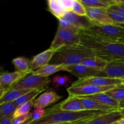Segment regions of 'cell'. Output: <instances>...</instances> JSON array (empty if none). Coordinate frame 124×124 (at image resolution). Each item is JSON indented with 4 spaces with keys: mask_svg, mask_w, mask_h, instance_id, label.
<instances>
[{
    "mask_svg": "<svg viewBox=\"0 0 124 124\" xmlns=\"http://www.w3.org/2000/svg\"><path fill=\"white\" fill-rule=\"evenodd\" d=\"M83 31L102 39L115 42H119L124 38V29L115 24L93 25L88 30Z\"/></svg>",
    "mask_w": 124,
    "mask_h": 124,
    "instance_id": "277c9868",
    "label": "cell"
},
{
    "mask_svg": "<svg viewBox=\"0 0 124 124\" xmlns=\"http://www.w3.org/2000/svg\"><path fill=\"white\" fill-rule=\"evenodd\" d=\"M32 71L27 72H21L19 71H16L11 73H3L0 76V88H1V96H2L5 91L18 82L23 78L25 77L27 75H30Z\"/></svg>",
    "mask_w": 124,
    "mask_h": 124,
    "instance_id": "30bf717a",
    "label": "cell"
},
{
    "mask_svg": "<svg viewBox=\"0 0 124 124\" xmlns=\"http://www.w3.org/2000/svg\"><path fill=\"white\" fill-rule=\"evenodd\" d=\"M71 11L78 15L82 16H87V10L85 7L81 3L80 0H74Z\"/></svg>",
    "mask_w": 124,
    "mask_h": 124,
    "instance_id": "4dcf8cb0",
    "label": "cell"
},
{
    "mask_svg": "<svg viewBox=\"0 0 124 124\" xmlns=\"http://www.w3.org/2000/svg\"><path fill=\"white\" fill-rule=\"evenodd\" d=\"M122 84L121 79L111 78L105 76H93V77L85 78L78 79L76 81L71 84L72 87L92 85L99 87L105 86H117Z\"/></svg>",
    "mask_w": 124,
    "mask_h": 124,
    "instance_id": "ba28073f",
    "label": "cell"
},
{
    "mask_svg": "<svg viewBox=\"0 0 124 124\" xmlns=\"http://www.w3.org/2000/svg\"><path fill=\"white\" fill-rule=\"evenodd\" d=\"M44 90H31L30 92L23 94V96H21L20 98H18L17 100H16L13 102L17 107H19L23 104H25V103L27 102L30 101L33 99H35V98L37 97L39 94H40L41 92H44Z\"/></svg>",
    "mask_w": 124,
    "mask_h": 124,
    "instance_id": "484cf974",
    "label": "cell"
},
{
    "mask_svg": "<svg viewBox=\"0 0 124 124\" xmlns=\"http://www.w3.org/2000/svg\"><path fill=\"white\" fill-rule=\"evenodd\" d=\"M106 93L119 103L124 99V88L123 87L117 86L116 88L106 92Z\"/></svg>",
    "mask_w": 124,
    "mask_h": 124,
    "instance_id": "f1b7e54d",
    "label": "cell"
},
{
    "mask_svg": "<svg viewBox=\"0 0 124 124\" xmlns=\"http://www.w3.org/2000/svg\"><path fill=\"white\" fill-rule=\"evenodd\" d=\"M47 6L50 12L58 19L63 18L64 15L67 12L66 10L62 6L59 0H48Z\"/></svg>",
    "mask_w": 124,
    "mask_h": 124,
    "instance_id": "603a6c76",
    "label": "cell"
},
{
    "mask_svg": "<svg viewBox=\"0 0 124 124\" xmlns=\"http://www.w3.org/2000/svg\"><path fill=\"white\" fill-rule=\"evenodd\" d=\"M81 44L90 50L96 56L111 62L124 61V44L120 42L108 41L81 31Z\"/></svg>",
    "mask_w": 124,
    "mask_h": 124,
    "instance_id": "6da1fadb",
    "label": "cell"
},
{
    "mask_svg": "<svg viewBox=\"0 0 124 124\" xmlns=\"http://www.w3.org/2000/svg\"><path fill=\"white\" fill-rule=\"evenodd\" d=\"M63 18L72 23L81 31H87L94 25L87 16L78 15L72 11L67 12Z\"/></svg>",
    "mask_w": 124,
    "mask_h": 124,
    "instance_id": "5bb4252c",
    "label": "cell"
},
{
    "mask_svg": "<svg viewBox=\"0 0 124 124\" xmlns=\"http://www.w3.org/2000/svg\"><path fill=\"white\" fill-rule=\"evenodd\" d=\"M50 81V80L48 77L36 76L33 75L31 73L30 75L23 78L8 87L5 91L4 94L8 91L13 90H46V86L49 83Z\"/></svg>",
    "mask_w": 124,
    "mask_h": 124,
    "instance_id": "8992f818",
    "label": "cell"
},
{
    "mask_svg": "<svg viewBox=\"0 0 124 124\" xmlns=\"http://www.w3.org/2000/svg\"><path fill=\"white\" fill-rule=\"evenodd\" d=\"M35 99H33L30 101L27 102L18 107L16 111H15L14 114H13V118H16V117H18L19 116L30 113L31 108L33 107Z\"/></svg>",
    "mask_w": 124,
    "mask_h": 124,
    "instance_id": "83f0119b",
    "label": "cell"
},
{
    "mask_svg": "<svg viewBox=\"0 0 124 124\" xmlns=\"http://www.w3.org/2000/svg\"><path fill=\"white\" fill-rule=\"evenodd\" d=\"M81 43V38L80 34L58 26L50 48L56 52L63 47L80 44Z\"/></svg>",
    "mask_w": 124,
    "mask_h": 124,
    "instance_id": "5b68a950",
    "label": "cell"
},
{
    "mask_svg": "<svg viewBox=\"0 0 124 124\" xmlns=\"http://www.w3.org/2000/svg\"><path fill=\"white\" fill-rule=\"evenodd\" d=\"M115 25H117V26L120 27H122L124 29V23H115Z\"/></svg>",
    "mask_w": 124,
    "mask_h": 124,
    "instance_id": "60d3db41",
    "label": "cell"
},
{
    "mask_svg": "<svg viewBox=\"0 0 124 124\" xmlns=\"http://www.w3.org/2000/svg\"><path fill=\"white\" fill-rule=\"evenodd\" d=\"M86 8H100L108 9L116 4L115 0H80Z\"/></svg>",
    "mask_w": 124,
    "mask_h": 124,
    "instance_id": "7402d4cb",
    "label": "cell"
},
{
    "mask_svg": "<svg viewBox=\"0 0 124 124\" xmlns=\"http://www.w3.org/2000/svg\"><path fill=\"white\" fill-rule=\"evenodd\" d=\"M93 52L81 44L63 47L56 51L50 64L73 65L81 64L82 61L94 56Z\"/></svg>",
    "mask_w": 124,
    "mask_h": 124,
    "instance_id": "3957f363",
    "label": "cell"
},
{
    "mask_svg": "<svg viewBox=\"0 0 124 124\" xmlns=\"http://www.w3.org/2000/svg\"><path fill=\"white\" fill-rule=\"evenodd\" d=\"M62 99L61 96H59L53 90H48L44 92L34 100L33 107L44 109L59 101Z\"/></svg>",
    "mask_w": 124,
    "mask_h": 124,
    "instance_id": "7c38bea8",
    "label": "cell"
},
{
    "mask_svg": "<svg viewBox=\"0 0 124 124\" xmlns=\"http://www.w3.org/2000/svg\"><path fill=\"white\" fill-rule=\"evenodd\" d=\"M18 107L13 102H6L0 105V118L13 115Z\"/></svg>",
    "mask_w": 124,
    "mask_h": 124,
    "instance_id": "4316f807",
    "label": "cell"
},
{
    "mask_svg": "<svg viewBox=\"0 0 124 124\" xmlns=\"http://www.w3.org/2000/svg\"><path fill=\"white\" fill-rule=\"evenodd\" d=\"M59 109L62 111L80 112L87 111L84 107L80 98L69 96L65 100L59 103Z\"/></svg>",
    "mask_w": 124,
    "mask_h": 124,
    "instance_id": "e0dca14e",
    "label": "cell"
},
{
    "mask_svg": "<svg viewBox=\"0 0 124 124\" xmlns=\"http://www.w3.org/2000/svg\"><path fill=\"white\" fill-rule=\"evenodd\" d=\"M121 80H122V84H124V78H123L121 79Z\"/></svg>",
    "mask_w": 124,
    "mask_h": 124,
    "instance_id": "bcb514c9",
    "label": "cell"
},
{
    "mask_svg": "<svg viewBox=\"0 0 124 124\" xmlns=\"http://www.w3.org/2000/svg\"><path fill=\"white\" fill-rule=\"evenodd\" d=\"M47 110L43 108H36L33 110L31 112H30V117L27 120L26 122L24 124H30L35 121L39 120L42 117H44L46 114Z\"/></svg>",
    "mask_w": 124,
    "mask_h": 124,
    "instance_id": "f546056e",
    "label": "cell"
},
{
    "mask_svg": "<svg viewBox=\"0 0 124 124\" xmlns=\"http://www.w3.org/2000/svg\"><path fill=\"white\" fill-rule=\"evenodd\" d=\"M82 98H87L89 99H93L96 101L103 105H107V106L111 107L115 109L119 108V103L118 102L116 101L115 99H113L111 97L108 95L106 93H99V94H94V95L89 96L82 97Z\"/></svg>",
    "mask_w": 124,
    "mask_h": 124,
    "instance_id": "44dd1931",
    "label": "cell"
},
{
    "mask_svg": "<svg viewBox=\"0 0 124 124\" xmlns=\"http://www.w3.org/2000/svg\"><path fill=\"white\" fill-rule=\"evenodd\" d=\"M12 64L17 70L21 72L32 71L30 70V61L24 57H17L12 61Z\"/></svg>",
    "mask_w": 124,
    "mask_h": 124,
    "instance_id": "d4e9b609",
    "label": "cell"
},
{
    "mask_svg": "<svg viewBox=\"0 0 124 124\" xmlns=\"http://www.w3.org/2000/svg\"><path fill=\"white\" fill-rule=\"evenodd\" d=\"M30 91L29 90H13L8 91L0 96V105L6 102L15 101L21 96Z\"/></svg>",
    "mask_w": 124,
    "mask_h": 124,
    "instance_id": "cb8c5ba5",
    "label": "cell"
},
{
    "mask_svg": "<svg viewBox=\"0 0 124 124\" xmlns=\"http://www.w3.org/2000/svg\"><path fill=\"white\" fill-rule=\"evenodd\" d=\"M55 53L56 51L48 48L36 54L33 58L32 60L30 61V70L32 71H36L48 64Z\"/></svg>",
    "mask_w": 124,
    "mask_h": 124,
    "instance_id": "4fadbf2b",
    "label": "cell"
},
{
    "mask_svg": "<svg viewBox=\"0 0 124 124\" xmlns=\"http://www.w3.org/2000/svg\"><path fill=\"white\" fill-rule=\"evenodd\" d=\"M118 124H124V117L118 121Z\"/></svg>",
    "mask_w": 124,
    "mask_h": 124,
    "instance_id": "b9f144b4",
    "label": "cell"
},
{
    "mask_svg": "<svg viewBox=\"0 0 124 124\" xmlns=\"http://www.w3.org/2000/svg\"><path fill=\"white\" fill-rule=\"evenodd\" d=\"M66 71L70 73L79 79L93 76H104L102 72L94 70L82 64H76L73 65H67Z\"/></svg>",
    "mask_w": 124,
    "mask_h": 124,
    "instance_id": "8fae6325",
    "label": "cell"
},
{
    "mask_svg": "<svg viewBox=\"0 0 124 124\" xmlns=\"http://www.w3.org/2000/svg\"><path fill=\"white\" fill-rule=\"evenodd\" d=\"M30 113L29 114H27V115L19 116V117H16V118H13L12 124H24L30 118Z\"/></svg>",
    "mask_w": 124,
    "mask_h": 124,
    "instance_id": "e575fe53",
    "label": "cell"
},
{
    "mask_svg": "<svg viewBox=\"0 0 124 124\" xmlns=\"http://www.w3.org/2000/svg\"><path fill=\"white\" fill-rule=\"evenodd\" d=\"M109 62L96 56L86 58L81 62V64L85 66L88 67L102 73L105 70Z\"/></svg>",
    "mask_w": 124,
    "mask_h": 124,
    "instance_id": "ac0fdd59",
    "label": "cell"
},
{
    "mask_svg": "<svg viewBox=\"0 0 124 124\" xmlns=\"http://www.w3.org/2000/svg\"><path fill=\"white\" fill-rule=\"evenodd\" d=\"M61 4L67 12H70L72 10L74 0H59Z\"/></svg>",
    "mask_w": 124,
    "mask_h": 124,
    "instance_id": "d590c367",
    "label": "cell"
},
{
    "mask_svg": "<svg viewBox=\"0 0 124 124\" xmlns=\"http://www.w3.org/2000/svg\"><path fill=\"white\" fill-rule=\"evenodd\" d=\"M93 119L94 118L88 119H85V120H81V121L73 122V123H72L71 124H90V122H92V119Z\"/></svg>",
    "mask_w": 124,
    "mask_h": 124,
    "instance_id": "f35d334b",
    "label": "cell"
},
{
    "mask_svg": "<svg viewBox=\"0 0 124 124\" xmlns=\"http://www.w3.org/2000/svg\"><path fill=\"white\" fill-rule=\"evenodd\" d=\"M117 86H119V87H123V88H124V84H121L119 85H117Z\"/></svg>",
    "mask_w": 124,
    "mask_h": 124,
    "instance_id": "ee69618b",
    "label": "cell"
},
{
    "mask_svg": "<svg viewBox=\"0 0 124 124\" xmlns=\"http://www.w3.org/2000/svg\"><path fill=\"white\" fill-rule=\"evenodd\" d=\"M59 26L61 27L64 28L65 29H67V30H69L70 31H73V32L76 33L78 34L81 33V30L80 29L76 27L72 23L68 21L67 20L64 19V18L59 19Z\"/></svg>",
    "mask_w": 124,
    "mask_h": 124,
    "instance_id": "d6a6232c",
    "label": "cell"
},
{
    "mask_svg": "<svg viewBox=\"0 0 124 124\" xmlns=\"http://www.w3.org/2000/svg\"><path fill=\"white\" fill-rule=\"evenodd\" d=\"M65 65H57V64H48L43 67L31 72V73L36 76H42V77H48L50 75H53L58 71H66Z\"/></svg>",
    "mask_w": 124,
    "mask_h": 124,
    "instance_id": "d6986e66",
    "label": "cell"
},
{
    "mask_svg": "<svg viewBox=\"0 0 124 124\" xmlns=\"http://www.w3.org/2000/svg\"><path fill=\"white\" fill-rule=\"evenodd\" d=\"M72 123H65V124H71Z\"/></svg>",
    "mask_w": 124,
    "mask_h": 124,
    "instance_id": "7dc6e473",
    "label": "cell"
},
{
    "mask_svg": "<svg viewBox=\"0 0 124 124\" xmlns=\"http://www.w3.org/2000/svg\"><path fill=\"white\" fill-rule=\"evenodd\" d=\"M107 12L111 19L115 23H124V15L119 12L118 11L108 8ZM114 23V24H115Z\"/></svg>",
    "mask_w": 124,
    "mask_h": 124,
    "instance_id": "836d02e7",
    "label": "cell"
},
{
    "mask_svg": "<svg viewBox=\"0 0 124 124\" xmlns=\"http://www.w3.org/2000/svg\"><path fill=\"white\" fill-rule=\"evenodd\" d=\"M116 1H117V2H118V3L124 5V0H116Z\"/></svg>",
    "mask_w": 124,
    "mask_h": 124,
    "instance_id": "7bdbcfd3",
    "label": "cell"
},
{
    "mask_svg": "<svg viewBox=\"0 0 124 124\" xmlns=\"http://www.w3.org/2000/svg\"><path fill=\"white\" fill-rule=\"evenodd\" d=\"M116 87L117 86L116 85L99 87V86H94L92 85H85L78 86V87L71 86L67 89V91L69 93V96L82 98V97L89 96L99 93H106L110 90L116 88Z\"/></svg>",
    "mask_w": 124,
    "mask_h": 124,
    "instance_id": "52a82bcc",
    "label": "cell"
},
{
    "mask_svg": "<svg viewBox=\"0 0 124 124\" xmlns=\"http://www.w3.org/2000/svg\"><path fill=\"white\" fill-rule=\"evenodd\" d=\"M103 74L105 77L111 78H124V61L109 62Z\"/></svg>",
    "mask_w": 124,
    "mask_h": 124,
    "instance_id": "2e32d148",
    "label": "cell"
},
{
    "mask_svg": "<svg viewBox=\"0 0 124 124\" xmlns=\"http://www.w3.org/2000/svg\"><path fill=\"white\" fill-rule=\"evenodd\" d=\"M116 1V4H115L114 5H112L111 6H110L109 8H111V9L115 10L118 11L119 12L121 13L122 14L124 15V5L118 3L117 2L116 0H115Z\"/></svg>",
    "mask_w": 124,
    "mask_h": 124,
    "instance_id": "8d00e7d4",
    "label": "cell"
},
{
    "mask_svg": "<svg viewBox=\"0 0 124 124\" xmlns=\"http://www.w3.org/2000/svg\"><path fill=\"white\" fill-rule=\"evenodd\" d=\"M119 110H124V99L119 102Z\"/></svg>",
    "mask_w": 124,
    "mask_h": 124,
    "instance_id": "ab89813d",
    "label": "cell"
},
{
    "mask_svg": "<svg viewBox=\"0 0 124 124\" xmlns=\"http://www.w3.org/2000/svg\"><path fill=\"white\" fill-rule=\"evenodd\" d=\"M119 42H121V43L124 44V39H122V40H121V41H120Z\"/></svg>",
    "mask_w": 124,
    "mask_h": 124,
    "instance_id": "f6af8a7d",
    "label": "cell"
},
{
    "mask_svg": "<svg viewBox=\"0 0 124 124\" xmlns=\"http://www.w3.org/2000/svg\"><path fill=\"white\" fill-rule=\"evenodd\" d=\"M70 82V79L68 76L64 75H57L53 79V85L55 88L65 86Z\"/></svg>",
    "mask_w": 124,
    "mask_h": 124,
    "instance_id": "1f68e13d",
    "label": "cell"
},
{
    "mask_svg": "<svg viewBox=\"0 0 124 124\" xmlns=\"http://www.w3.org/2000/svg\"><path fill=\"white\" fill-rule=\"evenodd\" d=\"M43 117L30 124H53L73 123L81 120L95 118L110 111H87L80 112L62 111L59 104L47 109ZM112 111V110H111Z\"/></svg>",
    "mask_w": 124,
    "mask_h": 124,
    "instance_id": "7a4b0ae2",
    "label": "cell"
},
{
    "mask_svg": "<svg viewBox=\"0 0 124 124\" xmlns=\"http://www.w3.org/2000/svg\"><path fill=\"white\" fill-rule=\"evenodd\" d=\"M118 121H117V122H115V123H113V124H118Z\"/></svg>",
    "mask_w": 124,
    "mask_h": 124,
    "instance_id": "c3c4849f",
    "label": "cell"
},
{
    "mask_svg": "<svg viewBox=\"0 0 124 124\" xmlns=\"http://www.w3.org/2000/svg\"><path fill=\"white\" fill-rule=\"evenodd\" d=\"M124 117V111L119 109L107 112L92 119L90 124H113Z\"/></svg>",
    "mask_w": 124,
    "mask_h": 124,
    "instance_id": "9a60e30c",
    "label": "cell"
},
{
    "mask_svg": "<svg viewBox=\"0 0 124 124\" xmlns=\"http://www.w3.org/2000/svg\"><path fill=\"white\" fill-rule=\"evenodd\" d=\"M13 119V115L7 117H2L0 119V124H12Z\"/></svg>",
    "mask_w": 124,
    "mask_h": 124,
    "instance_id": "74e56055",
    "label": "cell"
},
{
    "mask_svg": "<svg viewBox=\"0 0 124 124\" xmlns=\"http://www.w3.org/2000/svg\"><path fill=\"white\" fill-rule=\"evenodd\" d=\"M83 105L84 107L86 110L89 111H111V110H117L111 107L103 105L96 101L89 99L87 98H79Z\"/></svg>",
    "mask_w": 124,
    "mask_h": 124,
    "instance_id": "ffe728a7",
    "label": "cell"
},
{
    "mask_svg": "<svg viewBox=\"0 0 124 124\" xmlns=\"http://www.w3.org/2000/svg\"><path fill=\"white\" fill-rule=\"evenodd\" d=\"M86 16L94 25H107L114 24L115 23L106 8H86Z\"/></svg>",
    "mask_w": 124,
    "mask_h": 124,
    "instance_id": "9c48e42d",
    "label": "cell"
}]
</instances>
